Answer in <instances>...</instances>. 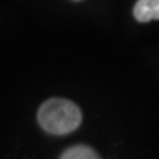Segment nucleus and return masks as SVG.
<instances>
[{"label": "nucleus", "instance_id": "nucleus-1", "mask_svg": "<svg viewBox=\"0 0 159 159\" xmlns=\"http://www.w3.org/2000/svg\"><path fill=\"white\" fill-rule=\"evenodd\" d=\"M37 121L44 130L53 135H65L81 125L82 114L70 99L51 98L39 109Z\"/></svg>", "mask_w": 159, "mask_h": 159}, {"label": "nucleus", "instance_id": "nucleus-2", "mask_svg": "<svg viewBox=\"0 0 159 159\" xmlns=\"http://www.w3.org/2000/svg\"><path fill=\"white\" fill-rule=\"evenodd\" d=\"M134 17L141 23L159 20V0H138L134 6Z\"/></svg>", "mask_w": 159, "mask_h": 159}, {"label": "nucleus", "instance_id": "nucleus-3", "mask_svg": "<svg viewBox=\"0 0 159 159\" xmlns=\"http://www.w3.org/2000/svg\"><path fill=\"white\" fill-rule=\"evenodd\" d=\"M60 159H101V158L98 157V154L92 147L77 145L68 148L66 151H64Z\"/></svg>", "mask_w": 159, "mask_h": 159}]
</instances>
